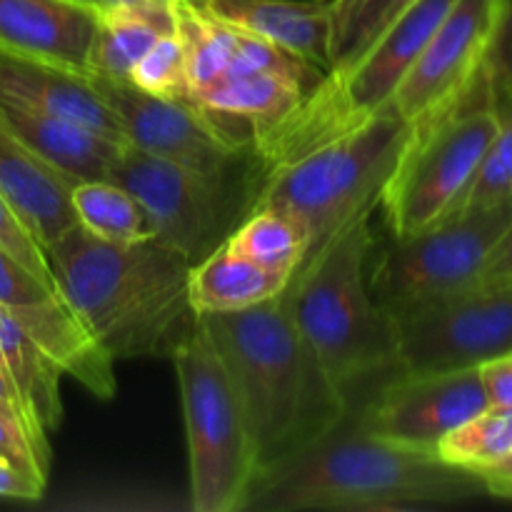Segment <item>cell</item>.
Returning a JSON list of instances; mask_svg holds the SVG:
<instances>
[{"label": "cell", "mask_w": 512, "mask_h": 512, "mask_svg": "<svg viewBox=\"0 0 512 512\" xmlns=\"http://www.w3.org/2000/svg\"><path fill=\"white\" fill-rule=\"evenodd\" d=\"M480 493L478 475L370 433L350 405L330 433L260 470L243 512L420 510Z\"/></svg>", "instance_id": "obj_1"}, {"label": "cell", "mask_w": 512, "mask_h": 512, "mask_svg": "<svg viewBox=\"0 0 512 512\" xmlns=\"http://www.w3.org/2000/svg\"><path fill=\"white\" fill-rule=\"evenodd\" d=\"M55 288L113 360L165 358L198 325L190 263L158 238L108 243L78 223L45 248Z\"/></svg>", "instance_id": "obj_2"}, {"label": "cell", "mask_w": 512, "mask_h": 512, "mask_svg": "<svg viewBox=\"0 0 512 512\" xmlns=\"http://www.w3.org/2000/svg\"><path fill=\"white\" fill-rule=\"evenodd\" d=\"M198 320L238 390L260 470L315 443L348 415L353 403L305 343L283 293Z\"/></svg>", "instance_id": "obj_3"}, {"label": "cell", "mask_w": 512, "mask_h": 512, "mask_svg": "<svg viewBox=\"0 0 512 512\" xmlns=\"http://www.w3.org/2000/svg\"><path fill=\"white\" fill-rule=\"evenodd\" d=\"M375 210L350 220L283 290L300 335L350 403L400 373L393 315L368 283Z\"/></svg>", "instance_id": "obj_4"}, {"label": "cell", "mask_w": 512, "mask_h": 512, "mask_svg": "<svg viewBox=\"0 0 512 512\" xmlns=\"http://www.w3.org/2000/svg\"><path fill=\"white\" fill-rule=\"evenodd\" d=\"M408 138V120L390 108L380 110L288 163L263 170L250 213L278 210L303 228V268L350 220L378 208Z\"/></svg>", "instance_id": "obj_5"}, {"label": "cell", "mask_w": 512, "mask_h": 512, "mask_svg": "<svg viewBox=\"0 0 512 512\" xmlns=\"http://www.w3.org/2000/svg\"><path fill=\"white\" fill-rule=\"evenodd\" d=\"M170 360L183 400L190 505L195 512H243L258 478V455L238 390L200 320Z\"/></svg>", "instance_id": "obj_6"}, {"label": "cell", "mask_w": 512, "mask_h": 512, "mask_svg": "<svg viewBox=\"0 0 512 512\" xmlns=\"http://www.w3.org/2000/svg\"><path fill=\"white\" fill-rule=\"evenodd\" d=\"M498 128L500 115L483 73L448 113L410 125L408 143L378 203L390 235L405 238L450 218Z\"/></svg>", "instance_id": "obj_7"}, {"label": "cell", "mask_w": 512, "mask_h": 512, "mask_svg": "<svg viewBox=\"0 0 512 512\" xmlns=\"http://www.w3.org/2000/svg\"><path fill=\"white\" fill-rule=\"evenodd\" d=\"M263 165L248 173L213 175L125 145L108 180L123 185L150 220L153 238L198 263L228 240L250 213Z\"/></svg>", "instance_id": "obj_8"}, {"label": "cell", "mask_w": 512, "mask_h": 512, "mask_svg": "<svg viewBox=\"0 0 512 512\" xmlns=\"http://www.w3.org/2000/svg\"><path fill=\"white\" fill-rule=\"evenodd\" d=\"M512 225V195L463 210L405 238L390 235L370 253L368 283L388 313L473 288L490 253Z\"/></svg>", "instance_id": "obj_9"}, {"label": "cell", "mask_w": 512, "mask_h": 512, "mask_svg": "<svg viewBox=\"0 0 512 512\" xmlns=\"http://www.w3.org/2000/svg\"><path fill=\"white\" fill-rule=\"evenodd\" d=\"M95 90L115 115L125 145L213 175L260 168L245 123L223 118L190 98L145 93L130 80L95 78Z\"/></svg>", "instance_id": "obj_10"}, {"label": "cell", "mask_w": 512, "mask_h": 512, "mask_svg": "<svg viewBox=\"0 0 512 512\" xmlns=\"http://www.w3.org/2000/svg\"><path fill=\"white\" fill-rule=\"evenodd\" d=\"M390 315L400 373L480 368L512 350V283H478Z\"/></svg>", "instance_id": "obj_11"}, {"label": "cell", "mask_w": 512, "mask_h": 512, "mask_svg": "<svg viewBox=\"0 0 512 512\" xmlns=\"http://www.w3.org/2000/svg\"><path fill=\"white\" fill-rule=\"evenodd\" d=\"M478 368L395 373L353 408L370 433L435 453L440 440L488 408Z\"/></svg>", "instance_id": "obj_12"}, {"label": "cell", "mask_w": 512, "mask_h": 512, "mask_svg": "<svg viewBox=\"0 0 512 512\" xmlns=\"http://www.w3.org/2000/svg\"><path fill=\"white\" fill-rule=\"evenodd\" d=\"M500 0H458L390 98V110L423 123L448 113L483 73Z\"/></svg>", "instance_id": "obj_13"}, {"label": "cell", "mask_w": 512, "mask_h": 512, "mask_svg": "<svg viewBox=\"0 0 512 512\" xmlns=\"http://www.w3.org/2000/svg\"><path fill=\"white\" fill-rule=\"evenodd\" d=\"M0 308L55 360L63 375L78 380L98 400L118 393L115 360L88 333L53 283L30 273L0 248Z\"/></svg>", "instance_id": "obj_14"}, {"label": "cell", "mask_w": 512, "mask_h": 512, "mask_svg": "<svg viewBox=\"0 0 512 512\" xmlns=\"http://www.w3.org/2000/svg\"><path fill=\"white\" fill-rule=\"evenodd\" d=\"M95 25L78 0H0V53L88 73Z\"/></svg>", "instance_id": "obj_15"}, {"label": "cell", "mask_w": 512, "mask_h": 512, "mask_svg": "<svg viewBox=\"0 0 512 512\" xmlns=\"http://www.w3.org/2000/svg\"><path fill=\"white\" fill-rule=\"evenodd\" d=\"M70 188L68 178L25 148L0 120V195L43 250L78 223Z\"/></svg>", "instance_id": "obj_16"}, {"label": "cell", "mask_w": 512, "mask_h": 512, "mask_svg": "<svg viewBox=\"0 0 512 512\" xmlns=\"http://www.w3.org/2000/svg\"><path fill=\"white\" fill-rule=\"evenodd\" d=\"M0 100L75 120L125 143L118 120L100 98L88 73L0 53Z\"/></svg>", "instance_id": "obj_17"}, {"label": "cell", "mask_w": 512, "mask_h": 512, "mask_svg": "<svg viewBox=\"0 0 512 512\" xmlns=\"http://www.w3.org/2000/svg\"><path fill=\"white\" fill-rule=\"evenodd\" d=\"M0 120L10 133L58 170L70 183L108 178L125 143L60 115L43 113L28 105L0 100Z\"/></svg>", "instance_id": "obj_18"}, {"label": "cell", "mask_w": 512, "mask_h": 512, "mask_svg": "<svg viewBox=\"0 0 512 512\" xmlns=\"http://www.w3.org/2000/svg\"><path fill=\"white\" fill-rule=\"evenodd\" d=\"M213 18L330 70V0H205Z\"/></svg>", "instance_id": "obj_19"}, {"label": "cell", "mask_w": 512, "mask_h": 512, "mask_svg": "<svg viewBox=\"0 0 512 512\" xmlns=\"http://www.w3.org/2000/svg\"><path fill=\"white\" fill-rule=\"evenodd\" d=\"M288 283L290 275L263 268L255 260L235 253L228 243H220L213 253L190 268V308L198 318L238 313V310L278 298L288 288Z\"/></svg>", "instance_id": "obj_20"}, {"label": "cell", "mask_w": 512, "mask_h": 512, "mask_svg": "<svg viewBox=\"0 0 512 512\" xmlns=\"http://www.w3.org/2000/svg\"><path fill=\"white\" fill-rule=\"evenodd\" d=\"M310 90L295 78L278 73H228L200 93L190 95L205 110L223 118L238 120L250 128V135L270 133L278 128Z\"/></svg>", "instance_id": "obj_21"}, {"label": "cell", "mask_w": 512, "mask_h": 512, "mask_svg": "<svg viewBox=\"0 0 512 512\" xmlns=\"http://www.w3.org/2000/svg\"><path fill=\"white\" fill-rule=\"evenodd\" d=\"M175 30L168 8H118L98 13L93 45L88 55V75L128 80L145 50L163 33Z\"/></svg>", "instance_id": "obj_22"}, {"label": "cell", "mask_w": 512, "mask_h": 512, "mask_svg": "<svg viewBox=\"0 0 512 512\" xmlns=\"http://www.w3.org/2000/svg\"><path fill=\"white\" fill-rule=\"evenodd\" d=\"M0 360L35 425L45 435L58 430L63 420V400H60L63 370L43 348L33 343L25 330H20V325L3 308H0Z\"/></svg>", "instance_id": "obj_23"}, {"label": "cell", "mask_w": 512, "mask_h": 512, "mask_svg": "<svg viewBox=\"0 0 512 512\" xmlns=\"http://www.w3.org/2000/svg\"><path fill=\"white\" fill-rule=\"evenodd\" d=\"M173 25L185 48L188 98L223 78L235 53V28L213 18L203 5L173 0Z\"/></svg>", "instance_id": "obj_24"}, {"label": "cell", "mask_w": 512, "mask_h": 512, "mask_svg": "<svg viewBox=\"0 0 512 512\" xmlns=\"http://www.w3.org/2000/svg\"><path fill=\"white\" fill-rule=\"evenodd\" d=\"M70 203L80 228L95 238L108 243H135V240L153 238L143 205L115 180H80L70 188Z\"/></svg>", "instance_id": "obj_25"}, {"label": "cell", "mask_w": 512, "mask_h": 512, "mask_svg": "<svg viewBox=\"0 0 512 512\" xmlns=\"http://www.w3.org/2000/svg\"><path fill=\"white\" fill-rule=\"evenodd\" d=\"M225 243L235 253L245 255L275 273L290 275V278L303 263L305 245H308L303 228L293 218L270 208L253 210L245 215Z\"/></svg>", "instance_id": "obj_26"}, {"label": "cell", "mask_w": 512, "mask_h": 512, "mask_svg": "<svg viewBox=\"0 0 512 512\" xmlns=\"http://www.w3.org/2000/svg\"><path fill=\"white\" fill-rule=\"evenodd\" d=\"M508 453H512V408L500 405L480 410L478 415L450 430L435 448V455L443 463L470 473H480L500 463Z\"/></svg>", "instance_id": "obj_27"}, {"label": "cell", "mask_w": 512, "mask_h": 512, "mask_svg": "<svg viewBox=\"0 0 512 512\" xmlns=\"http://www.w3.org/2000/svg\"><path fill=\"white\" fill-rule=\"evenodd\" d=\"M415 0H330V70L340 73Z\"/></svg>", "instance_id": "obj_28"}, {"label": "cell", "mask_w": 512, "mask_h": 512, "mask_svg": "<svg viewBox=\"0 0 512 512\" xmlns=\"http://www.w3.org/2000/svg\"><path fill=\"white\" fill-rule=\"evenodd\" d=\"M500 128L485 150L480 168L455 213L500 203L512 195V103L498 110ZM453 213V215H455Z\"/></svg>", "instance_id": "obj_29"}, {"label": "cell", "mask_w": 512, "mask_h": 512, "mask_svg": "<svg viewBox=\"0 0 512 512\" xmlns=\"http://www.w3.org/2000/svg\"><path fill=\"white\" fill-rule=\"evenodd\" d=\"M135 88L165 98H188V78H185V48L175 30L163 33L130 73Z\"/></svg>", "instance_id": "obj_30"}, {"label": "cell", "mask_w": 512, "mask_h": 512, "mask_svg": "<svg viewBox=\"0 0 512 512\" xmlns=\"http://www.w3.org/2000/svg\"><path fill=\"white\" fill-rule=\"evenodd\" d=\"M485 83L495 110L512 103V0H500L498 20L483 63Z\"/></svg>", "instance_id": "obj_31"}, {"label": "cell", "mask_w": 512, "mask_h": 512, "mask_svg": "<svg viewBox=\"0 0 512 512\" xmlns=\"http://www.w3.org/2000/svg\"><path fill=\"white\" fill-rule=\"evenodd\" d=\"M0 460L48 483L50 445L40 443L18 418L0 410Z\"/></svg>", "instance_id": "obj_32"}, {"label": "cell", "mask_w": 512, "mask_h": 512, "mask_svg": "<svg viewBox=\"0 0 512 512\" xmlns=\"http://www.w3.org/2000/svg\"><path fill=\"white\" fill-rule=\"evenodd\" d=\"M0 248L8 255H13L18 263H23L30 273L38 275L45 283H53V273H50L48 258H45V250L40 248L38 240L25 230V225L20 223L18 215L13 213V208L8 205V200L0 195Z\"/></svg>", "instance_id": "obj_33"}, {"label": "cell", "mask_w": 512, "mask_h": 512, "mask_svg": "<svg viewBox=\"0 0 512 512\" xmlns=\"http://www.w3.org/2000/svg\"><path fill=\"white\" fill-rule=\"evenodd\" d=\"M478 370L480 378H483L488 403L500 405V408H512V350L493 360H485Z\"/></svg>", "instance_id": "obj_34"}, {"label": "cell", "mask_w": 512, "mask_h": 512, "mask_svg": "<svg viewBox=\"0 0 512 512\" xmlns=\"http://www.w3.org/2000/svg\"><path fill=\"white\" fill-rule=\"evenodd\" d=\"M45 493V480L23 473L0 460V498L10 500H40Z\"/></svg>", "instance_id": "obj_35"}, {"label": "cell", "mask_w": 512, "mask_h": 512, "mask_svg": "<svg viewBox=\"0 0 512 512\" xmlns=\"http://www.w3.org/2000/svg\"><path fill=\"white\" fill-rule=\"evenodd\" d=\"M0 410L8 415H13V418H18L20 423H23L25 428H28L30 433L40 440V443L48 445V435H45L43 430L35 425V420L30 418V413H28V408H25L23 398H20L18 388L13 385V380H10L8 370H5L3 365H0Z\"/></svg>", "instance_id": "obj_36"}, {"label": "cell", "mask_w": 512, "mask_h": 512, "mask_svg": "<svg viewBox=\"0 0 512 512\" xmlns=\"http://www.w3.org/2000/svg\"><path fill=\"white\" fill-rule=\"evenodd\" d=\"M500 283H512V225L493 248L483 268V278H480V285Z\"/></svg>", "instance_id": "obj_37"}, {"label": "cell", "mask_w": 512, "mask_h": 512, "mask_svg": "<svg viewBox=\"0 0 512 512\" xmlns=\"http://www.w3.org/2000/svg\"><path fill=\"white\" fill-rule=\"evenodd\" d=\"M478 475L485 485V493L498 495V498L512 500V453L505 455L500 463L490 465V468L480 470Z\"/></svg>", "instance_id": "obj_38"}, {"label": "cell", "mask_w": 512, "mask_h": 512, "mask_svg": "<svg viewBox=\"0 0 512 512\" xmlns=\"http://www.w3.org/2000/svg\"><path fill=\"white\" fill-rule=\"evenodd\" d=\"M83 5L93 8L95 13L118 8H168L173 0H80Z\"/></svg>", "instance_id": "obj_39"}, {"label": "cell", "mask_w": 512, "mask_h": 512, "mask_svg": "<svg viewBox=\"0 0 512 512\" xmlns=\"http://www.w3.org/2000/svg\"><path fill=\"white\" fill-rule=\"evenodd\" d=\"M190 3H198L200 5V3H205V0H190Z\"/></svg>", "instance_id": "obj_40"}, {"label": "cell", "mask_w": 512, "mask_h": 512, "mask_svg": "<svg viewBox=\"0 0 512 512\" xmlns=\"http://www.w3.org/2000/svg\"><path fill=\"white\" fill-rule=\"evenodd\" d=\"M0 365H3V360H0ZM3 368H5V365H3Z\"/></svg>", "instance_id": "obj_41"}, {"label": "cell", "mask_w": 512, "mask_h": 512, "mask_svg": "<svg viewBox=\"0 0 512 512\" xmlns=\"http://www.w3.org/2000/svg\"><path fill=\"white\" fill-rule=\"evenodd\" d=\"M78 3H80V0H78Z\"/></svg>", "instance_id": "obj_42"}]
</instances>
